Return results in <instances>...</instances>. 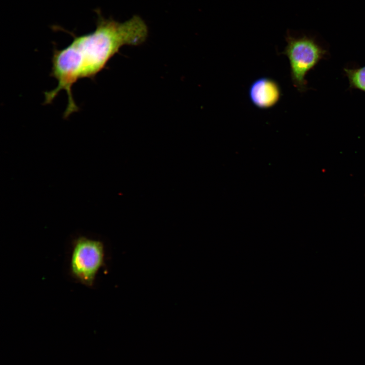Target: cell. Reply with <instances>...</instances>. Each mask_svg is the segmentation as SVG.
<instances>
[{"mask_svg":"<svg viewBox=\"0 0 365 365\" xmlns=\"http://www.w3.org/2000/svg\"><path fill=\"white\" fill-rule=\"evenodd\" d=\"M148 34L147 25L139 16L119 22L99 15L93 32L74 35L65 48L54 49L50 76L57 80V86L45 93V103H51L60 91L64 90L68 97L64 114L70 116L77 112L79 107L72 93L74 85L83 78L93 79L122 46L139 45Z\"/></svg>","mask_w":365,"mask_h":365,"instance_id":"obj_1","label":"cell"},{"mask_svg":"<svg viewBox=\"0 0 365 365\" xmlns=\"http://www.w3.org/2000/svg\"><path fill=\"white\" fill-rule=\"evenodd\" d=\"M69 272L74 279L87 287H92L97 275L104 263L103 242L80 235L72 242Z\"/></svg>","mask_w":365,"mask_h":365,"instance_id":"obj_3","label":"cell"},{"mask_svg":"<svg viewBox=\"0 0 365 365\" xmlns=\"http://www.w3.org/2000/svg\"><path fill=\"white\" fill-rule=\"evenodd\" d=\"M278 83L268 77H261L253 81L248 90L252 103L260 109H268L275 105L281 97Z\"/></svg>","mask_w":365,"mask_h":365,"instance_id":"obj_4","label":"cell"},{"mask_svg":"<svg viewBox=\"0 0 365 365\" xmlns=\"http://www.w3.org/2000/svg\"><path fill=\"white\" fill-rule=\"evenodd\" d=\"M286 46L283 54L287 57L294 86L301 92L307 89V74L313 69L326 54V51L312 38L295 37L287 32Z\"/></svg>","mask_w":365,"mask_h":365,"instance_id":"obj_2","label":"cell"},{"mask_svg":"<svg viewBox=\"0 0 365 365\" xmlns=\"http://www.w3.org/2000/svg\"><path fill=\"white\" fill-rule=\"evenodd\" d=\"M350 87L365 92V66L357 68H344Z\"/></svg>","mask_w":365,"mask_h":365,"instance_id":"obj_5","label":"cell"}]
</instances>
